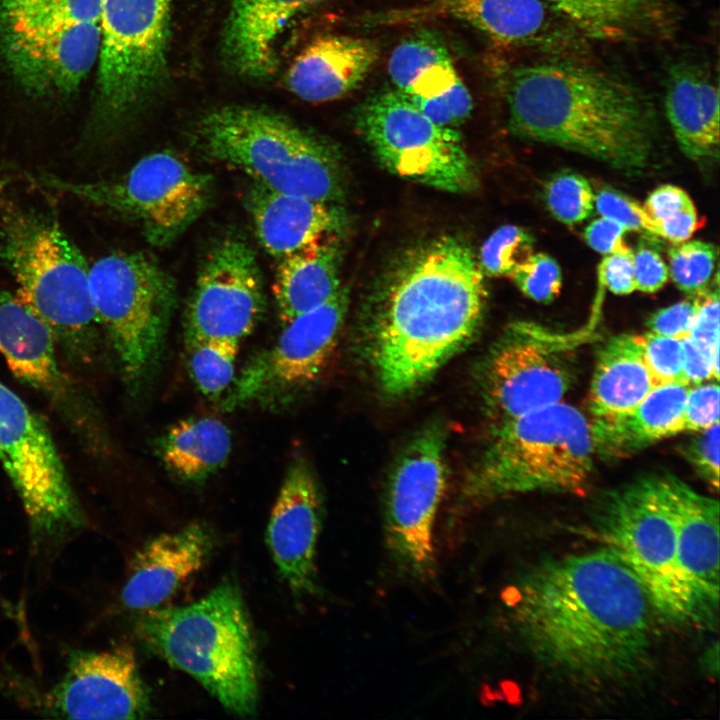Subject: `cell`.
Listing matches in <instances>:
<instances>
[{
  "instance_id": "6da1fadb",
  "label": "cell",
  "mask_w": 720,
  "mask_h": 720,
  "mask_svg": "<svg viewBox=\"0 0 720 720\" xmlns=\"http://www.w3.org/2000/svg\"><path fill=\"white\" fill-rule=\"evenodd\" d=\"M506 601L529 654L558 680L622 687L651 665L661 620L636 575L604 547L537 561Z\"/></svg>"
},
{
  "instance_id": "7a4b0ae2",
  "label": "cell",
  "mask_w": 720,
  "mask_h": 720,
  "mask_svg": "<svg viewBox=\"0 0 720 720\" xmlns=\"http://www.w3.org/2000/svg\"><path fill=\"white\" fill-rule=\"evenodd\" d=\"M487 300L471 247L455 236L423 246L394 272L370 321V354L382 390L420 387L475 336Z\"/></svg>"
},
{
  "instance_id": "3957f363",
  "label": "cell",
  "mask_w": 720,
  "mask_h": 720,
  "mask_svg": "<svg viewBox=\"0 0 720 720\" xmlns=\"http://www.w3.org/2000/svg\"><path fill=\"white\" fill-rule=\"evenodd\" d=\"M510 130L636 172L650 160L655 118L648 98L614 73L560 56L514 68L505 84Z\"/></svg>"
},
{
  "instance_id": "277c9868",
  "label": "cell",
  "mask_w": 720,
  "mask_h": 720,
  "mask_svg": "<svg viewBox=\"0 0 720 720\" xmlns=\"http://www.w3.org/2000/svg\"><path fill=\"white\" fill-rule=\"evenodd\" d=\"M587 529L601 547L632 570L662 622L708 629L692 584L688 527L660 476L640 478L605 493Z\"/></svg>"
},
{
  "instance_id": "5b68a950",
  "label": "cell",
  "mask_w": 720,
  "mask_h": 720,
  "mask_svg": "<svg viewBox=\"0 0 720 720\" xmlns=\"http://www.w3.org/2000/svg\"><path fill=\"white\" fill-rule=\"evenodd\" d=\"M138 631L155 653L192 676L226 709L255 714L257 656L236 585L226 581L189 605L144 611Z\"/></svg>"
},
{
  "instance_id": "8992f818",
  "label": "cell",
  "mask_w": 720,
  "mask_h": 720,
  "mask_svg": "<svg viewBox=\"0 0 720 720\" xmlns=\"http://www.w3.org/2000/svg\"><path fill=\"white\" fill-rule=\"evenodd\" d=\"M595 458L590 420L561 401L495 425L463 496L484 504L529 493L581 494Z\"/></svg>"
},
{
  "instance_id": "52a82bcc",
  "label": "cell",
  "mask_w": 720,
  "mask_h": 720,
  "mask_svg": "<svg viewBox=\"0 0 720 720\" xmlns=\"http://www.w3.org/2000/svg\"><path fill=\"white\" fill-rule=\"evenodd\" d=\"M195 144L205 156L268 189L330 204L343 198L344 176L335 150L272 111L218 108L198 123Z\"/></svg>"
},
{
  "instance_id": "ba28073f",
  "label": "cell",
  "mask_w": 720,
  "mask_h": 720,
  "mask_svg": "<svg viewBox=\"0 0 720 720\" xmlns=\"http://www.w3.org/2000/svg\"><path fill=\"white\" fill-rule=\"evenodd\" d=\"M173 0H102L97 88L79 154H99L160 84Z\"/></svg>"
},
{
  "instance_id": "9c48e42d",
  "label": "cell",
  "mask_w": 720,
  "mask_h": 720,
  "mask_svg": "<svg viewBox=\"0 0 720 720\" xmlns=\"http://www.w3.org/2000/svg\"><path fill=\"white\" fill-rule=\"evenodd\" d=\"M0 259L17 298L56 336L77 341L98 324L89 291V267L79 247L47 211L2 207Z\"/></svg>"
},
{
  "instance_id": "30bf717a",
  "label": "cell",
  "mask_w": 720,
  "mask_h": 720,
  "mask_svg": "<svg viewBox=\"0 0 720 720\" xmlns=\"http://www.w3.org/2000/svg\"><path fill=\"white\" fill-rule=\"evenodd\" d=\"M88 283L97 322L124 378L136 386L159 361L175 305V282L143 253L114 252L90 265Z\"/></svg>"
},
{
  "instance_id": "8fae6325",
  "label": "cell",
  "mask_w": 720,
  "mask_h": 720,
  "mask_svg": "<svg viewBox=\"0 0 720 720\" xmlns=\"http://www.w3.org/2000/svg\"><path fill=\"white\" fill-rule=\"evenodd\" d=\"M35 182L136 221L147 241L158 247L185 232L213 195L211 176L170 151L150 153L113 179L83 182L40 173Z\"/></svg>"
},
{
  "instance_id": "7c38bea8",
  "label": "cell",
  "mask_w": 720,
  "mask_h": 720,
  "mask_svg": "<svg viewBox=\"0 0 720 720\" xmlns=\"http://www.w3.org/2000/svg\"><path fill=\"white\" fill-rule=\"evenodd\" d=\"M356 124L390 173L450 193L476 188V169L458 131L433 122L398 90L367 99Z\"/></svg>"
},
{
  "instance_id": "4fadbf2b",
  "label": "cell",
  "mask_w": 720,
  "mask_h": 720,
  "mask_svg": "<svg viewBox=\"0 0 720 720\" xmlns=\"http://www.w3.org/2000/svg\"><path fill=\"white\" fill-rule=\"evenodd\" d=\"M445 440L438 424L418 433L396 463L386 492V550L403 575L421 583L437 572L434 528L446 486Z\"/></svg>"
},
{
  "instance_id": "5bb4252c",
  "label": "cell",
  "mask_w": 720,
  "mask_h": 720,
  "mask_svg": "<svg viewBox=\"0 0 720 720\" xmlns=\"http://www.w3.org/2000/svg\"><path fill=\"white\" fill-rule=\"evenodd\" d=\"M0 464L32 528L55 535L81 523L79 503L48 428L1 381Z\"/></svg>"
},
{
  "instance_id": "9a60e30c",
  "label": "cell",
  "mask_w": 720,
  "mask_h": 720,
  "mask_svg": "<svg viewBox=\"0 0 720 720\" xmlns=\"http://www.w3.org/2000/svg\"><path fill=\"white\" fill-rule=\"evenodd\" d=\"M348 308L342 286L327 302L287 324L269 349L255 355L228 389L222 408L280 403L316 381L334 353Z\"/></svg>"
},
{
  "instance_id": "2e32d148",
  "label": "cell",
  "mask_w": 720,
  "mask_h": 720,
  "mask_svg": "<svg viewBox=\"0 0 720 720\" xmlns=\"http://www.w3.org/2000/svg\"><path fill=\"white\" fill-rule=\"evenodd\" d=\"M573 381L567 349L522 323L504 332L482 367V394L495 425L561 402Z\"/></svg>"
},
{
  "instance_id": "e0dca14e",
  "label": "cell",
  "mask_w": 720,
  "mask_h": 720,
  "mask_svg": "<svg viewBox=\"0 0 720 720\" xmlns=\"http://www.w3.org/2000/svg\"><path fill=\"white\" fill-rule=\"evenodd\" d=\"M265 307L256 254L245 238L228 234L205 255L185 315V344L207 339L240 342Z\"/></svg>"
},
{
  "instance_id": "ac0fdd59",
  "label": "cell",
  "mask_w": 720,
  "mask_h": 720,
  "mask_svg": "<svg viewBox=\"0 0 720 720\" xmlns=\"http://www.w3.org/2000/svg\"><path fill=\"white\" fill-rule=\"evenodd\" d=\"M99 22L23 32L0 31V52L23 90L56 99L74 93L98 60Z\"/></svg>"
},
{
  "instance_id": "d6986e66",
  "label": "cell",
  "mask_w": 720,
  "mask_h": 720,
  "mask_svg": "<svg viewBox=\"0 0 720 720\" xmlns=\"http://www.w3.org/2000/svg\"><path fill=\"white\" fill-rule=\"evenodd\" d=\"M51 704L69 719H137L149 712L148 694L127 645L74 655Z\"/></svg>"
},
{
  "instance_id": "ffe728a7",
  "label": "cell",
  "mask_w": 720,
  "mask_h": 720,
  "mask_svg": "<svg viewBox=\"0 0 720 720\" xmlns=\"http://www.w3.org/2000/svg\"><path fill=\"white\" fill-rule=\"evenodd\" d=\"M323 502L310 464L288 467L267 526V543L282 579L297 596L316 592V553Z\"/></svg>"
},
{
  "instance_id": "44dd1931",
  "label": "cell",
  "mask_w": 720,
  "mask_h": 720,
  "mask_svg": "<svg viewBox=\"0 0 720 720\" xmlns=\"http://www.w3.org/2000/svg\"><path fill=\"white\" fill-rule=\"evenodd\" d=\"M437 5L510 47L566 56L585 40L545 0H434Z\"/></svg>"
},
{
  "instance_id": "7402d4cb",
  "label": "cell",
  "mask_w": 720,
  "mask_h": 720,
  "mask_svg": "<svg viewBox=\"0 0 720 720\" xmlns=\"http://www.w3.org/2000/svg\"><path fill=\"white\" fill-rule=\"evenodd\" d=\"M209 529L191 523L148 540L136 553L122 602L131 610L158 608L204 565L212 549Z\"/></svg>"
},
{
  "instance_id": "603a6c76",
  "label": "cell",
  "mask_w": 720,
  "mask_h": 720,
  "mask_svg": "<svg viewBox=\"0 0 720 720\" xmlns=\"http://www.w3.org/2000/svg\"><path fill=\"white\" fill-rule=\"evenodd\" d=\"M379 58L375 42L329 34L312 40L293 60L287 75L289 89L308 102L341 98L356 89Z\"/></svg>"
},
{
  "instance_id": "cb8c5ba5",
  "label": "cell",
  "mask_w": 720,
  "mask_h": 720,
  "mask_svg": "<svg viewBox=\"0 0 720 720\" xmlns=\"http://www.w3.org/2000/svg\"><path fill=\"white\" fill-rule=\"evenodd\" d=\"M247 207L259 243L279 259L332 233L343 216L334 204L268 189L252 182Z\"/></svg>"
},
{
  "instance_id": "d4e9b609",
  "label": "cell",
  "mask_w": 720,
  "mask_h": 720,
  "mask_svg": "<svg viewBox=\"0 0 720 720\" xmlns=\"http://www.w3.org/2000/svg\"><path fill=\"white\" fill-rule=\"evenodd\" d=\"M664 106L674 137L688 158L698 161L717 157L719 86L708 69L688 61L671 66Z\"/></svg>"
},
{
  "instance_id": "484cf974",
  "label": "cell",
  "mask_w": 720,
  "mask_h": 720,
  "mask_svg": "<svg viewBox=\"0 0 720 720\" xmlns=\"http://www.w3.org/2000/svg\"><path fill=\"white\" fill-rule=\"evenodd\" d=\"M326 0H231L224 31V52L232 67L249 77L270 75L276 47L288 23Z\"/></svg>"
},
{
  "instance_id": "4316f807",
  "label": "cell",
  "mask_w": 720,
  "mask_h": 720,
  "mask_svg": "<svg viewBox=\"0 0 720 720\" xmlns=\"http://www.w3.org/2000/svg\"><path fill=\"white\" fill-rule=\"evenodd\" d=\"M689 388L681 382L657 385L630 411L592 418L596 457L624 458L683 432V407Z\"/></svg>"
},
{
  "instance_id": "83f0119b",
  "label": "cell",
  "mask_w": 720,
  "mask_h": 720,
  "mask_svg": "<svg viewBox=\"0 0 720 720\" xmlns=\"http://www.w3.org/2000/svg\"><path fill=\"white\" fill-rule=\"evenodd\" d=\"M585 40L625 43L672 32L671 0H545Z\"/></svg>"
},
{
  "instance_id": "f1b7e54d",
  "label": "cell",
  "mask_w": 720,
  "mask_h": 720,
  "mask_svg": "<svg viewBox=\"0 0 720 720\" xmlns=\"http://www.w3.org/2000/svg\"><path fill=\"white\" fill-rule=\"evenodd\" d=\"M336 233L278 259L272 287L283 325L330 300L342 287Z\"/></svg>"
},
{
  "instance_id": "f546056e",
  "label": "cell",
  "mask_w": 720,
  "mask_h": 720,
  "mask_svg": "<svg viewBox=\"0 0 720 720\" xmlns=\"http://www.w3.org/2000/svg\"><path fill=\"white\" fill-rule=\"evenodd\" d=\"M54 338L51 328L16 295L0 289V354L17 379L56 393L61 375Z\"/></svg>"
},
{
  "instance_id": "4dcf8cb0",
  "label": "cell",
  "mask_w": 720,
  "mask_h": 720,
  "mask_svg": "<svg viewBox=\"0 0 720 720\" xmlns=\"http://www.w3.org/2000/svg\"><path fill=\"white\" fill-rule=\"evenodd\" d=\"M635 334L610 338L599 350L588 395L592 418L633 409L655 387Z\"/></svg>"
},
{
  "instance_id": "1f68e13d",
  "label": "cell",
  "mask_w": 720,
  "mask_h": 720,
  "mask_svg": "<svg viewBox=\"0 0 720 720\" xmlns=\"http://www.w3.org/2000/svg\"><path fill=\"white\" fill-rule=\"evenodd\" d=\"M231 449L230 429L213 417L180 420L170 426L156 444L165 469L187 484H200L222 469Z\"/></svg>"
},
{
  "instance_id": "d6a6232c",
  "label": "cell",
  "mask_w": 720,
  "mask_h": 720,
  "mask_svg": "<svg viewBox=\"0 0 720 720\" xmlns=\"http://www.w3.org/2000/svg\"><path fill=\"white\" fill-rule=\"evenodd\" d=\"M388 72L396 90L426 100L442 97L461 79L445 45L427 32L415 34L395 47Z\"/></svg>"
},
{
  "instance_id": "836d02e7",
  "label": "cell",
  "mask_w": 720,
  "mask_h": 720,
  "mask_svg": "<svg viewBox=\"0 0 720 720\" xmlns=\"http://www.w3.org/2000/svg\"><path fill=\"white\" fill-rule=\"evenodd\" d=\"M102 0H0V31H41L99 22Z\"/></svg>"
},
{
  "instance_id": "e575fe53",
  "label": "cell",
  "mask_w": 720,
  "mask_h": 720,
  "mask_svg": "<svg viewBox=\"0 0 720 720\" xmlns=\"http://www.w3.org/2000/svg\"><path fill=\"white\" fill-rule=\"evenodd\" d=\"M239 343L230 339H207L186 345L190 377L206 397L217 399L230 388Z\"/></svg>"
},
{
  "instance_id": "d590c367",
  "label": "cell",
  "mask_w": 720,
  "mask_h": 720,
  "mask_svg": "<svg viewBox=\"0 0 720 720\" xmlns=\"http://www.w3.org/2000/svg\"><path fill=\"white\" fill-rule=\"evenodd\" d=\"M533 237L522 227L503 225L483 243L478 263L484 275L511 277L533 252Z\"/></svg>"
},
{
  "instance_id": "8d00e7d4",
  "label": "cell",
  "mask_w": 720,
  "mask_h": 720,
  "mask_svg": "<svg viewBox=\"0 0 720 720\" xmlns=\"http://www.w3.org/2000/svg\"><path fill=\"white\" fill-rule=\"evenodd\" d=\"M668 258V271L675 285L681 291L695 295L708 287L714 273L717 251L708 242L685 241L671 247Z\"/></svg>"
},
{
  "instance_id": "74e56055",
  "label": "cell",
  "mask_w": 720,
  "mask_h": 720,
  "mask_svg": "<svg viewBox=\"0 0 720 720\" xmlns=\"http://www.w3.org/2000/svg\"><path fill=\"white\" fill-rule=\"evenodd\" d=\"M545 203L560 222L572 225L587 219L595 208V195L580 174L559 173L546 184Z\"/></svg>"
},
{
  "instance_id": "f35d334b",
  "label": "cell",
  "mask_w": 720,
  "mask_h": 720,
  "mask_svg": "<svg viewBox=\"0 0 720 720\" xmlns=\"http://www.w3.org/2000/svg\"><path fill=\"white\" fill-rule=\"evenodd\" d=\"M635 337L656 386L684 383L682 340L649 331L635 334Z\"/></svg>"
},
{
  "instance_id": "ab89813d",
  "label": "cell",
  "mask_w": 720,
  "mask_h": 720,
  "mask_svg": "<svg viewBox=\"0 0 720 720\" xmlns=\"http://www.w3.org/2000/svg\"><path fill=\"white\" fill-rule=\"evenodd\" d=\"M520 291L539 303L555 300L562 288V274L557 261L545 253H533L512 274Z\"/></svg>"
},
{
  "instance_id": "60d3db41",
  "label": "cell",
  "mask_w": 720,
  "mask_h": 720,
  "mask_svg": "<svg viewBox=\"0 0 720 720\" xmlns=\"http://www.w3.org/2000/svg\"><path fill=\"white\" fill-rule=\"evenodd\" d=\"M595 208L602 217L618 222L627 231L659 237L657 227L644 207L618 191L610 189L599 191L595 195Z\"/></svg>"
},
{
  "instance_id": "b9f144b4",
  "label": "cell",
  "mask_w": 720,
  "mask_h": 720,
  "mask_svg": "<svg viewBox=\"0 0 720 720\" xmlns=\"http://www.w3.org/2000/svg\"><path fill=\"white\" fill-rule=\"evenodd\" d=\"M680 447L681 455L712 488H719V423L698 431Z\"/></svg>"
},
{
  "instance_id": "7bdbcfd3",
  "label": "cell",
  "mask_w": 720,
  "mask_h": 720,
  "mask_svg": "<svg viewBox=\"0 0 720 720\" xmlns=\"http://www.w3.org/2000/svg\"><path fill=\"white\" fill-rule=\"evenodd\" d=\"M720 389L717 382L690 386L682 415L683 432H698L719 423Z\"/></svg>"
},
{
  "instance_id": "ee69618b",
  "label": "cell",
  "mask_w": 720,
  "mask_h": 720,
  "mask_svg": "<svg viewBox=\"0 0 720 720\" xmlns=\"http://www.w3.org/2000/svg\"><path fill=\"white\" fill-rule=\"evenodd\" d=\"M697 312L690 335L694 343L704 350L714 353L719 351V293L715 289L695 294Z\"/></svg>"
},
{
  "instance_id": "f6af8a7d",
  "label": "cell",
  "mask_w": 720,
  "mask_h": 720,
  "mask_svg": "<svg viewBox=\"0 0 720 720\" xmlns=\"http://www.w3.org/2000/svg\"><path fill=\"white\" fill-rule=\"evenodd\" d=\"M697 312L696 297L663 308L648 319V331L683 340L690 335Z\"/></svg>"
},
{
  "instance_id": "bcb514c9",
  "label": "cell",
  "mask_w": 720,
  "mask_h": 720,
  "mask_svg": "<svg viewBox=\"0 0 720 720\" xmlns=\"http://www.w3.org/2000/svg\"><path fill=\"white\" fill-rule=\"evenodd\" d=\"M636 290L654 293L668 281V267L653 248L640 244L632 254Z\"/></svg>"
},
{
  "instance_id": "7dc6e473",
  "label": "cell",
  "mask_w": 720,
  "mask_h": 720,
  "mask_svg": "<svg viewBox=\"0 0 720 720\" xmlns=\"http://www.w3.org/2000/svg\"><path fill=\"white\" fill-rule=\"evenodd\" d=\"M683 381L689 386L719 378V351L708 352L689 337L682 340Z\"/></svg>"
},
{
  "instance_id": "c3c4849f",
  "label": "cell",
  "mask_w": 720,
  "mask_h": 720,
  "mask_svg": "<svg viewBox=\"0 0 720 720\" xmlns=\"http://www.w3.org/2000/svg\"><path fill=\"white\" fill-rule=\"evenodd\" d=\"M626 232L618 222L601 217L589 223L584 230V238L592 249L604 255L632 254L633 250L624 239Z\"/></svg>"
},
{
  "instance_id": "681fc988",
  "label": "cell",
  "mask_w": 720,
  "mask_h": 720,
  "mask_svg": "<svg viewBox=\"0 0 720 720\" xmlns=\"http://www.w3.org/2000/svg\"><path fill=\"white\" fill-rule=\"evenodd\" d=\"M632 254L606 255L599 265L600 283L613 294L628 295L636 290Z\"/></svg>"
},
{
  "instance_id": "f907efd6",
  "label": "cell",
  "mask_w": 720,
  "mask_h": 720,
  "mask_svg": "<svg viewBox=\"0 0 720 720\" xmlns=\"http://www.w3.org/2000/svg\"><path fill=\"white\" fill-rule=\"evenodd\" d=\"M693 204L691 197L684 189L666 184L653 190L648 195L643 207L657 227L661 221L678 214Z\"/></svg>"
},
{
  "instance_id": "816d5d0a",
  "label": "cell",
  "mask_w": 720,
  "mask_h": 720,
  "mask_svg": "<svg viewBox=\"0 0 720 720\" xmlns=\"http://www.w3.org/2000/svg\"><path fill=\"white\" fill-rule=\"evenodd\" d=\"M703 226L695 205H691L678 214L657 224L658 235L671 243L679 244L687 241Z\"/></svg>"
}]
</instances>
